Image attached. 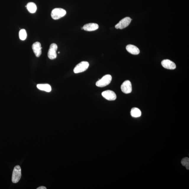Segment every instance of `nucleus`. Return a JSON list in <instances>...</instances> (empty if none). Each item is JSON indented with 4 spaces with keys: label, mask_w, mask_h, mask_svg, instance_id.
Here are the masks:
<instances>
[{
    "label": "nucleus",
    "mask_w": 189,
    "mask_h": 189,
    "mask_svg": "<svg viewBox=\"0 0 189 189\" xmlns=\"http://www.w3.org/2000/svg\"><path fill=\"white\" fill-rule=\"evenodd\" d=\"M112 78L111 75L108 74L103 76L100 80L98 79L96 83L97 86L103 87L108 85L112 81Z\"/></svg>",
    "instance_id": "obj_1"
},
{
    "label": "nucleus",
    "mask_w": 189,
    "mask_h": 189,
    "mask_svg": "<svg viewBox=\"0 0 189 189\" xmlns=\"http://www.w3.org/2000/svg\"><path fill=\"white\" fill-rule=\"evenodd\" d=\"M66 14V11L62 8H55L51 11V16L53 19L58 20L62 18Z\"/></svg>",
    "instance_id": "obj_2"
},
{
    "label": "nucleus",
    "mask_w": 189,
    "mask_h": 189,
    "mask_svg": "<svg viewBox=\"0 0 189 189\" xmlns=\"http://www.w3.org/2000/svg\"><path fill=\"white\" fill-rule=\"evenodd\" d=\"M22 174H21V169L19 165L15 167L12 173V181L14 183L18 182L20 180Z\"/></svg>",
    "instance_id": "obj_3"
},
{
    "label": "nucleus",
    "mask_w": 189,
    "mask_h": 189,
    "mask_svg": "<svg viewBox=\"0 0 189 189\" xmlns=\"http://www.w3.org/2000/svg\"><path fill=\"white\" fill-rule=\"evenodd\" d=\"M89 63L87 62H82L77 64L74 69V72L75 74L80 73L86 70L89 67Z\"/></svg>",
    "instance_id": "obj_4"
},
{
    "label": "nucleus",
    "mask_w": 189,
    "mask_h": 189,
    "mask_svg": "<svg viewBox=\"0 0 189 189\" xmlns=\"http://www.w3.org/2000/svg\"><path fill=\"white\" fill-rule=\"evenodd\" d=\"M132 20L129 17H125L120 21L116 25L115 27L116 29H123L129 25Z\"/></svg>",
    "instance_id": "obj_5"
},
{
    "label": "nucleus",
    "mask_w": 189,
    "mask_h": 189,
    "mask_svg": "<svg viewBox=\"0 0 189 189\" xmlns=\"http://www.w3.org/2000/svg\"><path fill=\"white\" fill-rule=\"evenodd\" d=\"M58 49V46L56 43H53L50 45L48 53V56L51 60H54L57 57L56 51Z\"/></svg>",
    "instance_id": "obj_6"
},
{
    "label": "nucleus",
    "mask_w": 189,
    "mask_h": 189,
    "mask_svg": "<svg viewBox=\"0 0 189 189\" xmlns=\"http://www.w3.org/2000/svg\"><path fill=\"white\" fill-rule=\"evenodd\" d=\"M121 91L123 93L128 94L132 91V87L130 81L126 80L122 83L121 86Z\"/></svg>",
    "instance_id": "obj_7"
},
{
    "label": "nucleus",
    "mask_w": 189,
    "mask_h": 189,
    "mask_svg": "<svg viewBox=\"0 0 189 189\" xmlns=\"http://www.w3.org/2000/svg\"><path fill=\"white\" fill-rule=\"evenodd\" d=\"M102 95L105 99L109 101H114L117 98L115 93L110 90L104 91L102 93Z\"/></svg>",
    "instance_id": "obj_8"
},
{
    "label": "nucleus",
    "mask_w": 189,
    "mask_h": 189,
    "mask_svg": "<svg viewBox=\"0 0 189 189\" xmlns=\"http://www.w3.org/2000/svg\"><path fill=\"white\" fill-rule=\"evenodd\" d=\"M161 65L164 68L169 70H174L176 67L175 63L169 60L166 59L162 61Z\"/></svg>",
    "instance_id": "obj_9"
},
{
    "label": "nucleus",
    "mask_w": 189,
    "mask_h": 189,
    "mask_svg": "<svg viewBox=\"0 0 189 189\" xmlns=\"http://www.w3.org/2000/svg\"><path fill=\"white\" fill-rule=\"evenodd\" d=\"M32 49L36 57H39L41 56L42 47L39 42H36L34 43L32 46Z\"/></svg>",
    "instance_id": "obj_10"
},
{
    "label": "nucleus",
    "mask_w": 189,
    "mask_h": 189,
    "mask_svg": "<svg viewBox=\"0 0 189 189\" xmlns=\"http://www.w3.org/2000/svg\"><path fill=\"white\" fill-rule=\"evenodd\" d=\"M99 26L96 23H89L85 25L83 27V30L87 31H93L98 29Z\"/></svg>",
    "instance_id": "obj_11"
},
{
    "label": "nucleus",
    "mask_w": 189,
    "mask_h": 189,
    "mask_svg": "<svg viewBox=\"0 0 189 189\" xmlns=\"http://www.w3.org/2000/svg\"><path fill=\"white\" fill-rule=\"evenodd\" d=\"M126 49L128 52L131 54L133 55L138 54L140 53L138 47L132 45H128L126 46Z\"/></svg>",
    "instance_id": "obj_12"
},
{
    "label": "nucleus",
    "mask_w": 189,
    "mask_h": 189,
    "mask_svg": "<svg viewBox=\"0 0 189 189\" xmlns=\"http://www.w3.org/2000/svg\"><path fill=\"white\" fill-rule=\"evenodd\" d=\"M37 88L42 91L50 92L51 90V87L49 84H39L37 85Z\"/></svg>",
    "instance_id": "obj_13"
},
{
    "label": "nucleus",
    "mask_w": 189,
    "mask_h": 189,
    "mask_svg": "<svg viewBox=\"0 0 189 189\" xmlns=\"http://www.w3.org/2000/svg\"><path fill=\"white\" fill-rule=\"evenodd\" d=\"M28 10L30 13H34L36 12L37 7L35 3L33 2L28 3L25 6Z\"/></svg>",
    "instance_id": "obj_14"
},
{
    "label": "nucleus",
    "mask_w": 189,
    "mask_h": 189,
    "mask_svg": "<svg viewBox=\"0 0 189 189\" xmlns=\"http://www.w3.org/2000/svg\"><path fill=\"white\" fill-rule=\"evenodd\" d=\"M130 114L131 116L133 117H140L141 115V111L137 108L132 109Z\"/></svg>",
    "instance_id": "obj_15"
},
{
    "label": "nucleus",
    "mask_w": 189,
    "mask_h": 189,
    "mask_svg": "<svg viewBox=\"0 0 189 189\" xmlns=\"http://www.w3.org/2000/svg\"><path fill=\"white\" fill-rule=\"evenodd\" d=\"M27 37L26 30L24 29H21L19 32V37L22 41H25Z\"/></svg>",
    "instance_id": "obj_16"
},
{
    "label": "nucleus",
    "mask_w": 189,
    "mask_h": 189,
    "mask_svg": "<svg viewBox=\"0 0 189 189\" xmlns=\"http://www.w3.org/2000/svg\"><path fill=\"white\" fill-rule=\"evenodd\" d=\"M182 165L186 167L187 169H189V159L188 158L185 157L183 158L181 161Z\"/></svg>",
    "instance_id": "obj_17"
},
{
    "label": "nucleus",
    "mask_w": 189,
    "mask_h": 189,
    "mask_svg": "<svg viewBox=\"0 0 189 189\" xmlns=\"http://www.w3.org/2000/svg\"><path fill=\"white\" fill-rule=\"evenodd\" d=\"M47 188L45 186H41L37 188V189H46Z\"/></svg>",
    "instance_id": "obj_18"
},
{
    "label": "nucleus",
    "mask_w": 189,
    "mask_h": 189,
    "mask_svg": "<svg viewBox=\"0 0 189 189\" xmlns=\"http://www.w3.org/2000/svg\"><path fill=\"white\" fill-rule=\"evenodd\" d=\"M58 53H59H59H60V52H59Z\"/></svg>",
    "instance_id": "obj_19"
}]
</instances>
